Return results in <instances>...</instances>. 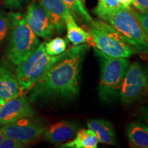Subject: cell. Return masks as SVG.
Wrapping results in <instances>:
<instances>
[{"mask_svg": "<svg viewBox=\"0 0 148 148\" xmlns=\"http://www.w3.org/2000/svg\"><path fill=\"white\" fill-rule=\"evenodd\" d=\"M8 15L10 38L6 57L12 64L18 65L34 52L39 45L40 40L29 27L25 14L11 12Z\"/></svg>", "mask_w": 148, "mask_h": 148, "instance_id": "cell-2", "label": "cell"}, {"mask_svg": "<svg viewBox=\"0 0 148 148\" xmlns=\"http://www.w3.org/2000/svg\"><path fill=\"white\" fill-rule=\"evenodd\" d=\"M24 145L25 144L13 138L4 136L0 143V148H21L24 147Z\"/></svg>", "mask_w": 148, "mask_h": 148, "instance_id": "cell-23", "label": "cell"}, {"mask_svg": "<svg viewBox=\"0 0 148 148\" xmlns=\"http://www.w3.org/2000/svg\"><path fill=\"white\" fill-rule=\"evenodd\" d=\"M148 95V65L140 62L130 64L120 90L119 98L125 104L135 102Z\"/></svg>", "mask_w": 148, "mask_h": 148, "instance_id": "cell-7", "label": "cell"}, {"mask_svg": "<svg viewBox=\"0 0 148 148\" xmlns=\"http://www.w3.org/2000/svg\"><path fill=\"white\" fill-rule=\"evenodd\" d=\"M132 5L139 11L148 10V0H133Z\"/></svg>", "mask_w": 148, "mask_h": 148, "instance_id": "cell-26", "label": "cell"}, {"mask_svg": "<svg viewBox=\"0 0 148 148\" xmlns=\"http://www.w3.org/2000/svg\"><path fill=\"white\" fill-rule=\"evenodd\" d=\"M67 42L64 38L60 37H56L49 40V42H45V49L48 55L57 56L66 50Z\"/></svg>", "mask_w": 148, "mask_h": 148, "instance_id": "cell-20", "label": "cell"}, {"mask_svg": "<svg viewBox=\"0 0 148 148\" xmlns=\"http://www.w3.org/2000/svg\"><path fill=\"white\" fill-rule=\"evenodd\" d=\"M27 0H3V3L5 7L12 10L21 9Z\"/></svg>", "mask_w": 148, "mask_h": 148, "instance_id": "cell-24", "label": "cell"}, {"mask_svg": "<svg viewBox=\"0 0 148 148\" xmlns=\"http://www.w3.org/2000/svg\"><path fill=\"white\" fill-rule=\"evenodd\" d=\"M137 121L148 127V104L142 107L138 111Z\"/></svg>", "mask_w": 148, "mask_h": 148, "instance_id": "cell-25", "label": "cell"}, {"mask_svg": "<svg viewBox=\"0 0 148 148\" xmlns=\"http://www.w3.org/2000/svg\"><path fill=\"white\" fill-rule=\"evenodd\" d=\"M121 8L119 0H98L94 13L100 19L106 21L109 16Z\"/></svg>", "mask_w": 148, "mask_h": 148, "instance_id": "cell-18", "label": "cell"}, {"mask_svg": "<svg viewBox=\"0 0 148 148\" xmlns=\"http://www.w3.org/2000/svg\"><path fill=\"white\" fill-rule=\"evenodd\" d=\"M48 55L45 49V42L40 43L35 51L16 69V77L21 89L27 91L45 74L49 67L63 55Z\"/></svg>", "mask_w": 148, "mask_h": 148, "instance_id": "cell-5", "label": "cell"}, {"mask_svg": "<svg viewBox=\"0 0 148 148\" xmlns=\"http://www.w3.org/2000/svg\"><path fill=\"white\" fill-rule=\"evenodd\" d=\"M127 139L131 146L137 148H148V127L140 122L132 121L126 126Z\"/></svg>", "mask_w": 148, "mask_h": 148, "instance_id": "cell-15", "label": "cell"}, {"mask_svg": "<svg viewBox=\"0 0 148 148\" xmlns=\"http://www.w3.org/2000/svg\"><path fill=\"white\" fill-rule=\"evenodd\" d=\"M88 49L87 44L82 43L64 51L62 56L29 90V100L40 102L77 97L82 62Z\"/></svg>", "mask_w": 148, "mask_h": 148, "instance_id": "cell-1", "label": "cell"}, {"mask_svg": "<svg viewBox=\"0 0 148 148\" xmlns=\"http://www.w3.org/2000/svg\"><path fill=\"white\" fill-rule=\"evenodd\" d=\"M1 129L3 136L13 138L23 144L37 140L45 130L42 123L33 121L30 117L3 124Z\"/></svg>", "mask_w": 148, "mask_h": 148, "instance_id": "cell-8", "label": "cell"}, {"mask_svg": "<svg viewBox=\"0 0 148 148\" xmlns=\"http://www.w3.org/2000/svg\"><path fill=\"white\" fill-rule=\"evenodd\" d=\"M22 90L18 84L16 73L12 66L5 61L0 62V104L21 95Z\"/></svg>", "mask_w": 148, "mask_h": 148, "instance_id": "cell-11", "label": "cell"}, {"mask_svg": "<svg viewBox=\"0 0 148 148\" xmlns=\"http://www.w3.org/2000/svg\"><path fill=\"white\" fill-rule=\"evenodd\" d=\"M95 51L101 64L99 96L105 102H112L119 97L122 83L130 62L127 58L109 56L97 48Z\"/></svg>", "mask_w": 148, "mask_h": 148, "instance_id": "cell-3", "label": "cell"}, {"mask_svg": "<svg viewBox=\"0 0 148 148\" xmlns=\"http://www.w3.org/2000/svg\"><path fill=\"white\" fill-rule=\"evenodd\" d=\"M87 126L95 132L99 142L107 145H116L115 131L110 122L102 119H92L87 122Z\"/></svg>", "mask_w": 148, "mask_h": 148, "instance_id": "cell-14", "label": "cell"}, {"mask_svg": "<svg viewBox=\"0 0 148 148\" xmlns=\"http://www.w3.org/2000/svg\"><path fill=\"white\" fill-rule=\"evenodd\" d=\"M3 137H4V136H3L2 131H1V129L0 128V143H1V140H2Z\"/></svg>", "mask_w": 148, "mask_h": 148, "instance_id": "cell-28", "label": "cell"}, {"mask_svg": "<svg viewBox=\"0 0 148 148\" xmlns=\"http://www.w3.org/2000/svg\"><path fill=\"white\" fill-rule=\"evenodd\" d=\"M1 106H2V105H1V104H0V108H1Z\"/></svg>", "mask_w": 148, "mask_h": 148, "instance_id": "cell-30", "label": "cell"}, {"mask_svg": "<svg viewBox=\"0 0 148 148\" xmlns=\"http://www.w3.org/2000/svg\"><path fill=\"white\" fill-rule=\"evenodd\" d=\"M120 5L123 8H129L132 4L133 0H119Z\"/></svg>", "mask_w": 148, "mask_h": 148, "instance_id": "cell-27", "label": "cell"}, {"mask_svg": "<svg viewBox=\"0 0 148 148\" xmlns=\"http://www.w3.org/2000/svg\"><path fill=\"white\" fill-rule=\"evenodd\" d=\"M69 8L71 13L75 14L86 24H90L92 18L80 0H61Z\"/></svg>", "mask_w": 148, "mask_h": 148, "instance_id": "cell-19", "label": "cell"}, {"mask_svg": "<svg viewBox=\"0 0 148 148\" xmlns=\"http://www.w3.org/2000/svg\"><path fill=\"white\" fill-rule=\"evenodd\" d=\"M25 20L37 36L48 40L54 34V27L45 9L39 3L33 1L29 5Z\"/></svg>", "mask_w": 148, "mask_h": 148, "instance_id": "cell-9", "label": "cell"}, {"mask_svg": "<svg viewBox=\"0 0 148 148\" xmlns=\"http://www.w3.org/2000/svg\"><path fill=\"white\" fill-rule=\"evenodd\" d=\"M66 28L67 30L68 40L74 45L85 43L90 39V33L85 31L77 25L72 14L66 18Z\"/></svg>", "mask_w": 148, "mask_h": 148, "instance_id": "cell-17", "label": "cell"}, {"mask_svg": "<svg viewBox=\"0 0 148 148\" xmlns=\"http://www.w3.org/2000/svg\"><path fill=\"white\" fill-rule=\"evenodd\" d=\"M97 135L91 129H81L77 131L72 140L62 144V148H96L99 143Z\"/></svg>", "mask_w": 148, "mask_h": 148, "instance_id": "cell-16", "label": "cell"}, {"mask_svg": "<svg viewBox=\"0 0 148 148\" xmlns=\"http://www.w3.org/2000/svg\"><path fill=\"white\" fill-rule=\"evenodd\" d=\"M89 27L90 40L95 48L114 58H130L136 52L119 31L102 19L91 21Z\"/></svg>", "mask_w": 148, "mask_h": 148, "instance_id": "cell-4", "label": "cell"}, {"mask_svg": "<svg viewBox=\"0 0 148 148\" xmlns=\"http://www.w3.org/2000/svg\"><path fill=\"white\" fill-rule=\"evenodd\" d=\"M35 110L25 96L18 95L5 102L0 108V124L12 123L23 118L32 117Z\"/></svg>", "mask_w": 148, "mask_h": 148, "instance_id": "cell-10", "label": "cell"}, {"mask_svg": "<svg viewBox=\"0 0 148 148\" xmlns=\"http://www.w3.org/2000/svg\"><path fill=\"white\" fill-rule=\"evenodd\" d=\"M39 3L47 12L57 33L62 34L66 18L72 14L71 11L61 0H39Z\"/></svg>", "mask_w": 148, "mask_h": 148, "instance_id": "cell-13", "label": "cell"}, {"mask_svg": "<svg viewBox=\"0 0 148 148\" xmlns=\"http://www.w3.org/2000/svg\"><path fill=\"white\" fill-rule=\"evenodd\" d=\"M79 130L77 122L63 120L51 125L44 131L46 141L53 145H60L73 139Z\"/></svg>", "mask_w": 148, "mask_h": 148, "instance_id": "cell-12", "label": "cell"}, {"mask_svg": "<svg viewBox=\"0 0 148 148\" xmlns=\"http://www.w3.org/2000/svg\"><path fill=\"white\" fill-rule=\"evenodd\" d=\"M10 29V18L8 13L6 14L0 9V43L2 42L9 34Z\"/></svg>", "mask_w": 148, "mask_h": 148, "instance_id": "cell-22", "label": "cell"}, {"mask_svg": "<svg viewBox=\"0 0 148 148\" xmlns=\"http://www.w3.org/2000/svg\"><path fill=\"white\" fill-rule=\"evenodd\" d=\"M129 8L141 26L148 42V10L139 11L133 6L129 7Z\"/></svg>", "mask_w": 148, "mask_h": 148, "instance_id": "cell-21", "label": "cell"}, {"mask_svg": "<svg viewBox=\"0 0 148 148\" xmlns=\"http://www.w3.org/2000/svg\"><path fill=\"white\" fill-rule=\"evenodd\" d=\"M106 21L121 33L136 52L148 54V42L145 33L129 8L121 7L118 9Z\"/></svg>", "mask_w": 148, "mask_h": 148, "instance_id": "cell-6", "label": "cell"}, {"mask_svg": "<svg viewBox=\"0 0 148 148\" xmlns=\"http://www.w3.org/2000/svg\"><path fill=\"white\" fill-rule=\"evenodd\" d=\"M80 1H82V3H84V2H85V0H80Z\"/></svg>", "mask_w": 148, "mask_h": 148, "instance_id": "cell-29", "label": "cell"}]
</instances>
